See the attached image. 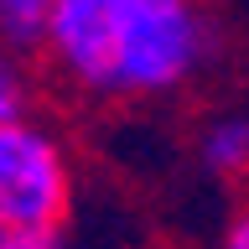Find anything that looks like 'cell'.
<instances>
[{"mask_svg":"<svg viewBox=\"0 0 249 249\" xmlns=\"http://www.w3.org/2000/svg\"><path fill=\"white\" fill-rule=\"evenodd\" d=\"M26 114V68L11 47H0V124Z\"/></svg>","mask_w":249,"mask_h":249,"instance_id":"5","label":"cell"},{"mask_svg":"<svg viewBox=\"0 0 249 249\" xmlns=\"http://www.w3.org/2000/svg\"><path fill=\"white\" fill-rule=\"evenodd\" d=\"M213 249H249V197H244V202H239V208L229 213V223L218 229Z\"/></svg>","mask_w":249,"mask_h":249,"instance_id":"6","label":"cell"},{"mask_svg":"<svg viewBox=\"0 0 249 249\" xmlns=\"http://www.w3.org/2000/svg\"><path fill=\"white\" fill-rule=\"evenodd\" d=\"M5 244H11V233H0V249H5Z\"/></svg>","mask_w":249,"mask_h":249,"instance_id":"8","label":"cell"},{"mask_svg":"<svg viewBox=\"0 0 249 249\" xmlns=\"http://www.w3.org/2000/svg\"><path fill=\"white\" fill-rule=\"evenodd\" d=\"M192 161L218 187H249V109L223 104L202 114L197 135H192Z\"/></svg>","mask_w":249,"mask_h":249,"instance_id":"3","label":"cell"},{"mask_svg":"<svg viewBox=\"0 0 249 249\" xmlns=\"http://www.w3.org/2000/svg\"><path fill=\"white\" fill-rule=\"evenodd\" d=\"M73 192L78 171L57 124H47L31 109L0 124V233H62Z\"/></svg>","mask_w":249,"mask_h":249,"instance_id":"2","label":"cell"},{"mask_svg":"<svg viewBox=\"0 0 249 249\" xmlns=\"http://www.w3.org/2000/svg\"><path fill=\"white\" fill-rule=\"evenodd\" d=\"M5 249H68L62 233H26V239H11Z\"/></svg>","mask_w":249,"mask_h":249,"instance_id":"7","label":"cell"},{"mask_svg":"<svg viewBox=\"0 0 249 249\" xmlns=\"http://www.w3.org/2000/svg\"><path fill=\"white\" fill-rule=\"evenodd\" d=\"M223 57L208 0H57L42 62L83 104H171Z\"/></svg>","mask_w":249,"mask_h":249,"instance_id":"1","label":"cell"},{"mask_svg":"<svg viewBox=\"0 0 249 249\" xmlns=\"http://www.w3.org/2000/svg\"><path fill=\"white\" fill-rule=\"evenodd\" d=\"M52 11L57 0H0V47H11L16 57H42Z\"/></svg>","mask_w":249,"mask_h":249,"instance_id":"4","label":"cell"}]
</instances>
